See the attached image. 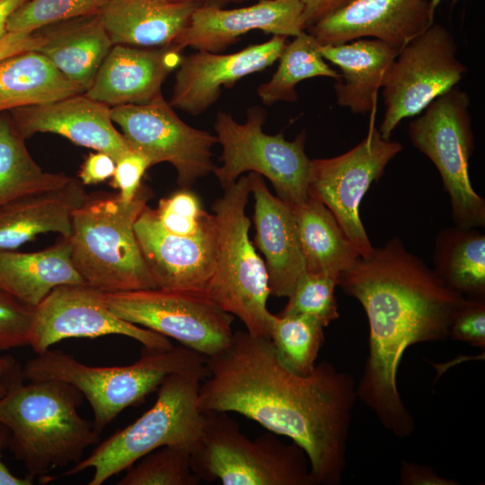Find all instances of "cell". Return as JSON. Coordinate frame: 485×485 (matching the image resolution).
I'll return each instance as SVG.
<instances>
[{
  "instance_id": "obj_37",
  "label": "cell",
  "mask_w": 485,
  "mask_h": 485,
  "mask_svg": "<svg viewBox=\"0 0 485 485\" xmlns=\"http://www.w3.org/2000/svg\"><path fill=\"white\" fill-rule=\"evenodd\" d=\"M154 212L166 232L185 236L198 233L213 216L203 209L198 195L185 188L161 198Z\"/></svg>"
},
{
  "instance_id": "obj_21",
  "label": "cell",
  "mask_w": 485,
  "mask_h": 485,
  "mask_svg": "<svg viewBox=\"0 0 485 485\" xmlns=\"http://www.w3.org/2000/svg\"><path fill=\"white\" fill-rule=\"evenodd\" d=\"M181 51L172 45H113L84 93L110 108L148 103L163 95L162 85L168 75L179 67Z\"/></svg>"
},
{
  "instance_id": "obj_4",
  "label": "cell",
  "mask_w": 485,
  "mask_h": 485,
  "mask_svg": "<svg viewBox=\"0 0 485 485\" xmlns=\"http://www.w3.org/2000/svg\"><path fill=\"white\" fill-rule=\"evenodd\" d=\"M152 197L144 184L129 202L119 194L96 192L74 211L67 238L71 260L88 286L102 293L157 288L135 233Z\"/></svg>"
},
{
  "instance_id": "obj_41",
  "label": "cell",
  "mask_w": 485,
  "mask_h": 485,
  "mask_svg": "<svg viewBox=\"0 0 485 485\" xmlns=\"http://www.w3.org/2000/svg\"><path fill=\"white\" fill-rule=\"evenodd\" d=\"M116 162L106 153H90L82 163L78 178L85 185H94L113 176Z\"/></svg>"
},
{
  "instance_id": "obj_2",
  "label": "cell",
  "mask_w": 485,
  "mask_h": 485,
  "mask_svg": "<svg viewBox=\"0 0 485 485\" xmlns=\"http://www.w3.org/2000/svg\"><path fill=\"white\" fill-rule=\"evenodd\" d=\"M338 286L362 304L369 324V351L357 397L386 429L407 437L415 423L397 385L404 352L415 343L445 340L466 297L398 237L359 257L340 275Z\"/></svg>"
},
{
  "instance_id": "obj_36",
  "label": "cell",
  "mask_w": 485,
  "mask_h": 485,
  "mask_svg": "<svg viewBox=\"0 0 485 485\" xmlns=\"http://www.w3.org/2000/svg\"><path fill=\"white\" fill-rule=\"evenodd\" d=\"M338 281L324 274L305 272L296 282L280 315H307L323 327L339 318L334 295Z\"/></svg>"
},
{
  "instance_id": "obj_31",
  "label": "cell",
  "mask_w": 485,
  "mask_h": 485,
  "mask_svg": "<svg viewBox=\"0 0 485 485\" xmlns=\"http://www.w3.org/2000/svg\"><path fill=\"white\" fill-rule=\"evenodd\" d=\"M71 177L45 172L31 157L11 117L0 113V207L21 197L59 188Z\"/></svg>"
},
{
  "instance_id": "obj_33",
  "label": "cell",
  "mask_w": 485,
  "mask_h": 485,
  "mask_svg": "<svg viewBox=\"0 0 485 485\" xmlns=\"http://www.w3.org/2000/svg\"><path fill=\"white\" fill-rule=\"evenodd\" d=\"M324 327L307 315H275L269 321V340L280 362L291 372L308 375L324 342Z\"/></svg>"
},
{
  "instance_id": "obj_17",
  "label": "cell",
  "mask_w": 485,
  "mask_h": 485,
  "mask_svg": "<svg viewBox=\"0 0 485 485\" xmlns=\"http://www.w3.org/2000/svg\"><path fill=\"white\" fill-rule=\"evenodd\" d=\"M260 30L273 35L295 37L306 31L304 5L300 0H259L233 9L199 5L172 46L182 50L219 53L240 36Z\"/></svg>"
},
{
  "instance_id": "obj_28",
  "label": "cell",
  "mask_w": 485,
  "mask_h": 485,
  "mask_svg": "<svg viewBox=\"0 0 485 485\" xmlns=\"http://www.w3.org/2000/svg\"><path fill=\"white\" fill-rule=\"evenodd\" d=\"M84 93L38 51L28 50L0 60V113Z\"/></svg>"
},
{
  "instance_id": "obj_7",
  "label": "cell",
  "mask_w": 485,
  "mask_h": 485,
  "mask_svg": "<svg viewBox=\"0 0 485 485\" xmlns=\"http://www.w3.org/2000/svg\"><path fill=\"white\" fill-rule=\"evenodd\" d=\"M213 206L217 230L216 268L207 294L223 310L238 317L246 331L269 340L267 308L270 295L265 262L249 238L245 209L251 193L248 174L224 189Z\"/></svg>"
},
{
  "instance_id": "obj_26",
  "label": "cell",
  "mask_w": 485,
  "mask_h": 485,
  "mask_svg": "<svg viewBox=\"0 0 485 485\" xmlns=\"http://www.w3.org/2000/svg\"><path fill=\"white\" fill-rule=\"evenodd\" d=\"M35 31L43 40L35 51L84 92L113 47L98 14L57 22Z\"/></svg>"
},
{
  "instance_id": "obj_38",
  "label": "cell",
  "mask_w": 485,
  "mask_h": 485,
  "mask_svg": "<svg viewBox=\"0 0 485 485\" xmlns=\"http://www.w3.org/2000/svg\"><path fill=\"white\" fill-rule=\"evenodd\" d=\"M33 308L0 288V351L28 346Z\"/></svg>"
},
{
  "instance_id": "obj_34",
  "label": "cell",
  "mask_w": 485,
  "mask_h": 485,
  "mask_svg": "<svg viewBox=\"0 0 485 485\" xmlns=\"http://www.w3.org/2000/svg\"><path fill=\"white\" fill-rule=\"evenodd\" d=\"M191 448L165 445L140 458L127 469L119 485H198L190 461Z\"/></svg>"
},
{
  "instance_id": "obj_13",
  "label": "cell",
  "mask_w": 485,
  "mask_h": 485,
  "mask_svg": "<svg viewBox=\"0 0 485 485\" xmlns=\"http://www.w3.org/2000/svg\"><path fill=\"white\" fill-rule=\"evenodd\" d=\"M402 149L399 142L384 138L372 123L366 137L348 152L310 162L309 195L329 208L360 257L374 250L359 216L361 200Z\"/></svg>"
},
{
  "instance_id": "obj_42",
  "label": "cell",
  "mask_w": 485,
  "mask_h": 485,
  "mask_svg": "<svg viewBox=\"0 0 485 485\" xmlns=\"http://www.w3.org/2000/svg\"><path fill=\"white\" fill-rule=\"evenodd\" d=\"M400 483L402 485H458L455 481L441 477L431 467L401 461Z\"/></svg>"
},
{
  "instance_id": "obj_22",
  "label": "cell",
  "mask_w": 485,
  "mask_h": 485,
  "mask_svg": "<svg viewBox=\"0 0 485 485\" xmlns=\"http://www.w3.org/2000/svg\"><path fill=\"white\" fill-rule=\"evenodd\" d=\"M254 197V244L265 257L271 295L288 297L306 272L292 205L274 196L263 177L248 174Z\"/></svg>"
},
{
  "instance_id": "obj_46",
  "label": "cell",
  "mask_w": 485,
  "mask_h": 485,
  "mask_svg": "<svg viewBox=\"0 0 485 485\" xmlns=\"http://www.w3.org/2000/svg\"><path fill=\"white\" fill-rule=\"evenodd\" d=\"M22 376V366L10 355L0 351V398L5 395L11 384Z\"/></svg>"
},
{
  "instance_id": "obj_29",
  "label": "cell",
  "mask_w": 485,
  "mask_h": 485,
  "mask_svg": "<svg viewBox=\"0 0 485 485\" xmlns=\"http://www.w3.org/2000/svg\"><path fill=\"white\" fill-rule=\"evenodd\" d=\"M307 272L339 281L360 257L329 208L315 198L292 206Z\"/></svg>"
},
{
  "instance_id": "obj_25",
  "label": "cell",
  "mask_w": 485,
  "mask_h": 485,
  "mask_svg": "<svg viewBox=\"0 0 485 485\" xmlns=\"http://www.w3.org/2000/svg\"><path fill=\"white\" fill-rule=\"evenodd\" d=\"M319 49L325 60L341 71L334 84L338 105L353 114L372 111L386 72L400 50L379 40L367 38L320 45Z\"/></svg>"
},
{
  "instance_id": "obj_30",
  "label": "cell",
  "mask_w": 485,
  "mask_h": 485,
  "mask_svg": "<svg viewBox=\"0 0 485 485\" xmlns=\"http://www.w3.org/2000/svg\"><path fill=\"white\" fill-rule=\"evenodd\" d=\"M435 273L468 298L485 299V235L475 228H443L436 237Z\"/></svg>"
},
{
  "instance_id": "obj_32",
  "label": "cell",
  "mask_w": 485,
  "mask_h": 485,
  "mask_svg": "<svg viewBox=\"0 0 485 485\" xmlns=\"http://www.w3.org/2000/svg\"><path fill=\"white\" fill-rule=\"evenodd\" d=\"M320 44L307 31L294 37L278 58L279 65L269 81L257 89L261 101L271 105L278 101L294 102L298 95L295 86L303 80L323 76L338 80L340 77L320 53Z\"/></svg>"
},
{
  "instance_id": "obj_48",
  "label": "cell",
  "mask_w": 485,
  "mask_h": 485,
  "mask_svg": "<svg viewBox=\"0 0 485 485\" xmlns=\"http://www.w3.org/2000/svg\"><path fill=\"white\" fill-rule=\"evenodd\" d=\"M164 1L192 3V4H197L199 5L213 4V5L224 6L225 4L231 2H242L245 0H164Z\"/></svg>"
},
{
  "instance_id": "obj_8",
  "label": "cell",
  "mask_w": 485,
  "mask_h": 485,
  "mask_svg": "<svg viewBox=\"0 0 485 485\" xmlns=\"http://www.w3.org/2000/svg\"><path fill=\"white\" fill-rule=\"evenodd\" d=\"M194 473L225 485H316L304 449L268 431L251 440L226 412H204L190 453Z\"/></svg>"
},
{
  "instance_id": "obj_47",
  "label": "cell",
  "mask_w": 485,
  "mask_h": 485,
  "mask_svg": "<svg viewBox=\"0 0 485 485\" xmlns=\"http://www.w3.org/2000/svg\"><path fill=\"white\" fill-rule=\"evenodd\" d=\"M29 0H0V40L8 33V19L21 5Z\"/></svg>"
},
{
  "instance_id": "obj_6",
  "label": "cell",
  "mask_w": 485,
  "mask_h": 485,
  "mask_svg": "<svg viewBox=\"0 0 485 485\" xmlns=\"http://www.w3.org/2000/svg\"><path fill=\"white\" fill-rule=\"evenodd\" d=\"M206 376V373L196 372L169 375L147 411L98 445L64 474L75 475L92 468L89 485H101L159 447L185 445L192 449L203 426L198 391Z\"/></svg>"
},
{
  "instance_id": "obj_16",
  "label": "cell",
  "mask_w": 485,
  "mask_h": 485,
  "mask_svg": "<svg viewBox=\"0 0 485 485\" xmlns=\"http://www.w3.org/2000/svg\"><path fill=\"white\" fill-rule=\"evenodd\" d=\"M136 236L157 288L206 292L214 274L217 250L216 218L192 235L166 232L147 205L135 224Z\"/></svg>"
},
{
  "instance_id": "obj_39",
  "label": "cell",
  "mask_w": 485,
  "mask_h": 485,
  "mask_svg": "<svg viewBox=\"0 0 485 485\" xmlns=\"http://www.w3.org/2000/svg\"><path fill=\"white\" fill-rule=\"evenodd\" d=\"M452 339L485 348V299L466 298L449 329Z\"/></svg>"
},
{
  "instance_id": "obj_3",
  "label": "cell",
  "mask_w": 485,
  "mask_h": 485,
  "mask_svg": "<svg viewBox=\"0 0 485 485\" xmlns=\"http://www.w3.org/2000/svg\"><path fill=\"white\" fill-rule=\"evenodd\" d=\"M14 381L0 398V422L10 430L9 449L31 478L76 463L99 441L93 422L78 412L84 395L58 380Z\"/></svg>"
},
{
  "instance_id": "obj_27",
  "label": "cell",
  "mask_w": 485,
  "mask_h": 485,
  "mask_svg": "<svg viewBox=\"0 0 485 485\" xmlns=\"http://www.w3.org/2000/svg\"><path fill=\"white\" fill-rule=\"evenodd\" d=\"M86 284L75 269L67 238L35 252L0 251V288L36 307L55 287Z\"/></svg>"
},
{
  "instance_id": "obj_24",
  "label": "cell",
  "mask_w": 485,
  "mask_h": 485,
  "mask_svg": "<svg viewBox=\"0 0 485 485\" xmlns=\"http://www.w3.org/2000/svg\"><path fill=\"white\" fill-rule=\"evenodd\" d=\"M199 4L164 0H110L98 16L113 45L173 44Z\"/></svg>"
},
{
  "instance_id": "obj_43",
  "label": "cell",
  "mask_w": 485,
  "mask_h": 485,
  "mask_svg": "<svg viewBox=\"0 0 485 485\" xmlns=\"http://www.w3.org/2000/svg\"><path fill=\"white\" fill-rule=\"evenodd\" d=\"M43 40L38 31L8 32L0 40V60L28 50H36Z\"/></svg>"
},
{
  "instance_id": "obj_1",
  "label": "cell",
  "mask_w": 485,
  "mask_h": 485,
  "mask_svg": "<svg viewBox=\"0 0 485 485\" xmlns=\"http://www.w3.org/2000/svg\"><path fill=\"white\" fill-rule=\"evenodd\" d=\"M198 391L203 412H236L285 436L305 452L316 485L340 484L357 384L323 360L308 375L288 370L270 340L236 331L206 358Z\"/></svg>"
},
{
  "instance_id": "obj_9",
  "label": "cell",
  "mask_w": 485,
  "mask_h": 485,
  "mask_svg": "<svg viewBox=\"0 0 485 485\" xmlns=\"http://www.w3.org/2000/svg\"><path fill=\"white\" fill-rule=\"evenodd\" d=\"M470 96L457 86L436 98L409 124L412 145L435 164L449 195L455 225H485V200L473 190L469 176L474 133Z\"/></svg>"
},
{
  "instance_id": "obj_20",
  "label": "cell",
  "mask_w": 485,
  "mask_h": 485,
  "mask_svg": "<svg viewBox=\"0 0 485 485\" xmlns=\"http://www.w3.org/2000/svg\"><path fill=\"white\" fill-rule=\"evenodd\" d=\"M111 108L84 93L40 105L10 110L11 119L22 137L53 133L73 143L110 155L117 163L133 150L113 126Z\"/></svg>"
},
{
  "instance_id": "obj_12",
  "label": "cell",
  "mask_w": 485,
  "mask_h": 485,
  "mask_svg": "<svg viewBox=\"0 0 485 485\" xmlns=\"http://www.w3.org/2000/svg\"><path fill=\"white\" fill-rule=\"evenodd\" d=\"M103 295L117 316L174 339L205 357L224 349L234 333V315L206 292L148 288Z\"/></svg>"
},
{
  "instance_id": "obj_19",
  "label": "cell",
  "mask_w": 485,
  "mask_h": 485,
  "mask_svg": "<svg viewBox=\"0 0 485 485\" xmlns=\"http://www.w3.org/2000/svg\"><path fill=\"white\" fill-rule=\"evenodd\" d=\"M286 39L273 35L266 42L231 54L198 51L183 57L169 103L190 115L203 113L219 98L222 87L229 88L278 60Z\"/></svg>"
},
{
  "instance_id": "obj_11",
  "label": "cell",
  "mask_w": 485,
  "mask_h": 485,
  "mask_svg": "<svg viewBox=\"0 0 485 485\" xmlns=\"http://www.w3.org/2000/svg\"><path fill=\"white\" fill-rule=\"evenodd\" d=\"M457 52L454 36L439 23H433L399 51L382 85L384 115L378 130L384 138L390 139L402 119L419 115L463 79L468 68Z\"/></svg>"
},
{
  "instance_id": "obj_18",
  "label": "cell",
  "mask_w": 485,
  "mask_h": 485,
  "mask_svg": "<svg viewBox=\"0 0 485 485\" xmlns=\"http://www.w3.org/2000/svg\"><path fill=\"white\" fill-rule=\"evenodd\" d=\"M434 15L428 0H354L306 31L321 46L373 38L401 50Z\"/></svg>"
},
{
  "instance_id": "obj_23",
  "label": "cell",
  "mask_w": 485,
  "mask_h": 485,
  "mask_svg": "<svg viewBox=\"0 0 485 485\" xmlns=\"http://www.w3.org/2000/svg\"><path fill=\"white\" fill-rule=\"evenodd\" d=\"M84 185L71 178L65 185L15 198L0 207V251H14L45 233L68 238L73 213L87 198Z\"/></svg>"
},
{
  "instance_id": "obj_35",
  "label": "cell",
  "mask_w": 485,
  "mask_h": 485,
  "mask_svg": "<svg viewBox=\"0 0 485 485\" xmlns=\"http://www.w3.org/2000/svg\"><path fill=\"white\" fill-rule=\"evenodd\" d=\"M110 0H29L8 19V32H33L46 25L98 14Z\"/></svg>"
},
{
  "instance_id": "obj_45",
  "label": "cell",
  "mask_w": 485,
  "mask_h": 485,
  "mask_svg": "<svg viewBox=\"0 0 485 485\" xmlns=\"http://www.w3.org/2000/svg\"><path fill=\"white\" fill-rule=\"evenodd\" d=\"M11 433L8 428L0 422V485H31L33 478L15 476L3 462V452L9 447Z\"/></svg>"
},
{
  "instance_id": "obj_44",
  "label": "cell",
  "mask_w": 485,
  "mask_h": 485,
  "mask_svg": "<svg viewBox=\"0 0 485 485\" xmlns=\"http://www.w3.org/2000/svg\"><path fill=\"white\" fill-rule=\"evenodd\" d=\"M304 5L306 29L354 0H300Z\"/></svg>"
},
{
  "instance_id": "obj_10",
  "label": "cell",
  "mask_w": 485,
  "mask_h": 485,
  "mask_svg": "<svg viewBox=\"0 0 485 485\" xmlns=\"http://www.w3.org/2000/svg\"><path fill=\"white\" fill-rule=\"evenodd\" d=\"M265 119V110L258 106L248 109L243 124L229 112L219 111L215 130L222 146V165L212 172L223 189L245 172L259 173L271 182L280 199L292 206L300 204L309 197L311 159L304 152L306 135L303 131L288 141L282 133L266 134L262 130Z\"/></svg>"
},
{
  "instance_id": "obj_5",
  "label": "cell",
  "mask_w": 485,
  "mask_h": 485,
  "mask_svg": "<svg viewBox=\"0 0 485 485\" xmlns=\"http://www.w3.org/2000/svg\"><path fill=\"white\" fill-rule=\"evenodd\" d=\"M207 357L184 346L143 348L141 357L123 366H92L70 354L50 348L22 366L25 381L58 380L75 386L93 412L101 434L122 410L141 402L174 373H206Z\"/></svg>"
},
{
  "instance_id": "obj_15",
  "label": "cell",
  "mask_w": 485,
  "mask_h": 485,
  "mask_svg": "<svg viewBox=\"0 0 485 485\" xmlns=\"http://www.w3.org/2000/svg\"><path fill=\"white\" fill-rule=\"evenodd\" d=\"M112 334L134 339L150 348L172 346L167 337L117 316L103 293L87 284L60 285L33 308L28 346L41 354L66 339Z\"/></svg>"
},
{
  "instance_id": "obj_14",
  "label": "cell",
  "mask_w": 485,
  "mask_h": 485,
  "mask_svg": "<svg viewBox=\"0 0 485 485\" xmlns=\"http://www.w3.org/2000/svg\"><path fill=\"white\" fill-rule=\"evenodd\" d=\"M162 95L146 104L112 107L110 114L132 150L146 156L151 166L171 163L180 188L190 189L216 167L212 147L217 138L182 121Z\"/></svg>"
},
{
  "instance_id": "obj_40",
  "label": "cell",
  "mask_w": 485,
  "mask_h": 485,
  "mask_svg": "<svg viewBox=\"0 0 485 485\" xmlns=\"http://www.w3.org/2000/svg\"><path fill=\"white\" fill-rule=\"evenodd\" d=\"M149 167L146 157L133 150L116 163L110 186L119 190L123 201L129 202L140 189L142 177Z\"/></svg>"
},
{
  "instance_id": "obj_49",
  "label": "cell",
  "mask_w": 485,
  "mask_h": 485,
  "mask_svg": "<svg viewBox=\"0 0 485 485\" xmlns=\"http://www.w3.org/2000/svg\"><path fill=\"white\" fill-rule=\"evenodd\" d=\"M431 9L434 13H436V8L441 4L443 0H428ZM454 4H455L458 0H451Z\"/></svg>"
}]
</instances>
